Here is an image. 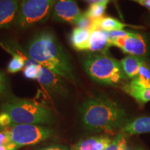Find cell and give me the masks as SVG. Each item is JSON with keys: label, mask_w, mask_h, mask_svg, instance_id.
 <instances>
[{"label": "cell", "mask_w": 150, "mask_h": 150, "mask_svg": "<svg viewBox=\"0 0 150 150\" xmlns=\"http://www.w3.org/2000/svg\"><path fill=\"white\" fill-rule=\"evenodd\" d=\"M24 49L41 66L62 78L76 81L70 56L52 31L42 30L35 33Z\"/></svg>", "instance_id": "1"}, {"label": "cell", "mask_w": 150, "mask_h": 150, "mask_svg": "<svg viewBox=\"0 0 150 150\" xmlns=\"http://www.w3.org/2000/svg\"><path fill=\"white\" fill-rule=\"evenodd\" d=\"M79 114L84 128L95 132L110 134L128 123L125 109L103 93L86 98L81 104Z\"/></svg>", "instance_id": "2"}, {"label": "cell", "mask_w": 150, "mask_h": 150, "mask_svg": "<svg viewBox=\"0 0 150 150\" xmlns=\"http://www.w3.org/2000/svg\"><path fill=\"white\" fill-rule=\"evenodd\" d=\"M1 110L10 115L15 125H52L56 122L54 112L46 105L32 99L9 97Z\"/></svg>", "instance_id": "3"}, {"label": "cell", "mask_w": 150, "mask_h": 150, "mask_svg": "<svg viewBox=\"0 0 150 150\" xmlns=\"http://www.w3.org/2000/svg\"><path fill=\"white\" fill-rule=\"evenodd\" d=\"M82 65L92 80L103 85L115 86L128 79L120 62L106 53L88 54L82 59Z\"/></svg>", "instance_id": "4"}, {"label": "cell", "mask_w": 150, "mask_h": 150, "mask_svg": "<svg viewBox=\"0 0 150 150\" xmlns=\"http://www.w3.org/2000/svg\"><path fill=\"white\" fill-rule=\"evenodd\" d=\"M57 0H21L16 26L27 29L47 22Z\"/></svg>", "instance_id": "5"}, {"label": "cell", "mask_w": 150, "mask_h": 150, "mask_svg": "<svg viewBox=\"0 0 150 150\" xmlns=\"http://www.w3.org/2000/svg\"><path fill=\"white\" fill-rule=\"evenodd\" d=\"M11 142L19 147L33 145L44 141L53 136V129L42 125H15L7 127Z\"/></svg>", "instance_id": "6"}, {"label": "cell", "mask_w": 150, "mask_h": 150, "mask_svg": "<svg viewBox=\"0 0 150 150\" xmlns=\"http://www.w3.org/2000/svg\"><path fill=\"white\" fill-rule=\"evenodd\" d=\"M110 46L120 48L124 53L129 55L142 57L147 55L148 46L145 38L140 33L132 32L131 35L124 38L109 39Z\"/></svg>", "instance_id": "7"}, {"label": "cell", "mask_w": 150, "mask_h": 150, "mask_svg": "<svg viewBox=\"0 0 150 150\" xmlns=\"http://www.w3.org/2000/svg\"><path fill=\"white\" fill-rule=\"evenodd\" d=\"M84 16L75 0H57L52 13V20L76 25Z\"/></svg>", "instance_id": "8"}, {"label": "cell", "mask_w": 150, "mask_h": 150, "mask_svg": "<svg viewBox=\"0 0 150 150\" xmlns=\"http://www.w3.org/2000/svg\"><path fill=\"white\" fill-rule=\"evenodd\" d=\"M37 81L50 95L61 97L67 95V91L62 77L42 66H41L40 74Z\"/></svg>", "instance_id": "9"}, {"label": "cell", "mask_w": 150, "mask_h": 150, "mask_svg": "<svg viewBox=\"0 0 150 150\" xmlns=\"http://www.w3.org/2000/svg\"><path fill=\"white\" fill-rule=\"evenodd\" d=\"M20 3V0H0V29L16 26Z\"/></svg>", "instance_id": "10"}, {"label": "cell", "mask_w": 150, "mask_h": 150, "mask_svg": "<svg viewBox=\"0 0 150 150\" xmlns=\"http://www.w3.org/2000/svg\"><path fill=\"white\" fill-rule=\"evenodd\" d=\"M109 47V38L106 31L101 29L91 31L88 41V51L106 53Z\"/></svg>", "instance_id": "11"}, {"label": "cell", "mask_w": 150, "mask_h": 150, "mask_svg": "<svg viewBox=\"0 0 150 150\" xmlns=\"http://www.w3.org/2000/svg\"><path fill=\"white\" fill-rule=\"evenodd\" d=\"M91 31L75 27L69 36L70 44L76 51H88V41Z\"/></svg>", "instance_id": "12"}, {"label": "cell", "mask_w": 150, "mask_h": 150, "mask_svg": "<svg viewBox=\"0 0 150 150\" xmlns=\"http://www.w3.org/2000/svg\"><path fill=\"white\" fill-rule=\"evenodd\" d=\"M121 133L125 135L145 134L150 132V117H140L128 122L120 129Z\"/></svg>", "instance_id": "13"}, {"label": "cell", "mask_w": 150, "mask_h": 150, "mask_svg": "<svg viewBox=\"0 0 150 150\" xmlns=\"http://www.w3.org/2000/svg\"><path fill=\"white\" fill-rule=\"evenodd\" d=\"M122 89L140 104H145L150 101V88L142 87L131 81L123 85Z\"/></svg>", "instance_id": "14"}, {"label": "cell", "mask_w": 150, "mask_h": 150, "mask_svg": "<svg viewBox=\"0 0 150 150\" xmlns=\"http://www.w3.org/2000/svg\"><path fill=\"white\" fill-rule=\"evenodd\" d=\"M127 26L126 24L122 23L115 18H111V17H102L97 20H92L91 27L89 29L91 31L101 29L106 32H109V31L122 30L123 28Z\"/></svg>", "instance_id": "15"}, {"label": "cell", "mask_w": 150, "mask_h": 150, "mask_svg": "<svg viewBox=\"0 0 150 150\" xmlns=\"http://www.w3.org/2000/svg\"><path fill=\"white\" fill-rule=\"evenodd\" d=\"M111 142L110 138L107 136H93L79 142L76 149L77 150H105Z\"/></svg>", "instance_id": "16"}, {"label": "cell", "mask_w": 150, "mask_h": 150, "mask_svg": "<svg viewBox=\"0 0 150 150\" xmlns=\"http://www.w3.org/2000/svg\"><path fill=\"white\" fill-rule=\"evenodd\" d=\"M144 58L129 55L122 59V67L128 78L134 79L138 76L140 67L144 62Z\"/></svg>", "instance_id": "17"}, {"label": "cell", "mask_w": 150, "mask_h": 150, "mask_svg": "<svg viewBox=\"0 0 150 150\" xmlns=\"http://www.w3.org/2000/svg\"><path fill=\"white\" fill-rule=\"evenodd\" d=\"M108 1L109 0H104L91 4L88 8L84 13V16L91 20L102 18L104 17Z\"/></svg>", "instance_id": "18"}, {"label": "cell", "mask_w": 150, "mask_h": 150, "mask_svg": "<svg viewBox=\"0 0 150 150\" xmlns=\"http://www.w3.org/2000/svg\"><path fill=\"white\" fill-rule=\"evenodd\" d=\"M134 83L145 88H150V65L145 60L140 67L139 73L132 79Z\"/></svg>", "instance_id": "19"}, {"label": "cell", "mask_w": 150, "mask_h": 150, "mask_svg": "<svg viewBox=\"0 0 150 150\" xmlns=\"http://www.w3.org/2000/svg\"><path fill=\"white\" fill-rule=\"evenodd\" d=\"M105 150H128L125 134L117 135Z\"/></svg>", "instance_id": "20"}, {"label": "cell", "mask_w": 150, "mask_h": 150, "mask_svg": "<svg viewBox=\"0 0 150 150\" xmlns=\"http://www.w3.org/2000/svg\"><path fill=\"white\" fill-rule=\"evenodd\" d=\"M9 88L8 80L2 71L0 70V98L7 95Z\"/></svg>", "instance_id": "21"}, {"label": "cell", "mask_w": 150, "mask_h": 150, "mask_svg": "<svg viewBox=\"0 0 150 150\" xmlns=\"http://www.w3.org/2000/svg\"><path fill=\"white\" fill-rule=\"evenodd\" d=\"M13 125L10 115L6 112L0 111V129H3Z\"/></svg>", "instance_id": "22"}, {"label": "cell", "mask_w": 150, "mask_h": 150, "mask_svg": "<svg viewBox=\"0 0 150 150\" xmlns=\"http://www.w3.org/2000/svg\"><path fill=\"white\" fill-rule=\"evenodd\" d=\"M11 142L10 134L8 129H0V146L8 145Z\"/></svg>", "instance_id": "23"}, {"label": "cell", "mask_w": 150, "mask_h": 150, "mask_svg": "<svg viewBox=\"0 0 150 150\" xmlns=\"http://www.w3.org/2000/svg\"><path fill=\"white\" fill-rule=\"evenodd\" d=\"M38 150H70L69 148L61 145H53L49 146V147H42Z\"/></svg>", "instance_id": "24"}, {"label": "cell", "mask_w": 150, "mask_h": 150, "mask_svg": "<svg viewBox=\"0 0 150 150\" xmlns=\"http://www.w3.org/2000/svg\"><path fill=\"white\" fill-rule=\"evenodd\" d=\"M20 147L18 145L12 142H11L8 145L0 146V150H17Z\"/></svg>", "instance_id": "25"}, {"label": "cell", "mask_w": 150, "mask_h": 150, "mask_svg": "<svg viewBox=\"0 0 150 150\" xmlns=\"http://www.w3.org/2000/svg\"><path fill=\"white\" fill-rule=\"evenodd\" d=\"M140 1H141V5L150 11V0H140Z\"/></svg>", "instance_id": "26"}, {"label": "cell", "mask_w": 150, "mask_h": 150, "mask_svg": "<svg viewBox=\"0 0 150 150\" xmlns=\"http://www.w3.org/2000/svg\"><path fill=\"white\" fill-rule=\"evenodd\" d=\"M86 1H90V0H86ZM130 1H135V2L139 4H141V1L140 0H130Z\"/></svg>", "instance_id": "27"}, {"label": "cell", "mask_w": 150, "mask_h": 150, "mask_svg": "<svg viewBox=\"0 0 150 150\" xmlns=\"http://www.w3.org/2000/svg\"><path fill=\"white\" fill-rule=\"evenodd\" d=\"M137 150H143V149H137Z\"/></svg>", "instance_id": "28"}, {"label": "cell", "mask_w": 150, "mask_h": 150, "mask_svg": "<svg viewBox=\"0 0 150 150\" xmlns=\"http://www.w3.org/2000/svg\"><path fill=\"white\" fill-rule=\"evenodd\" d=\"M0 108H1V106H0Z\"/></svg>", "instance_id": "29"}]
</instances>
